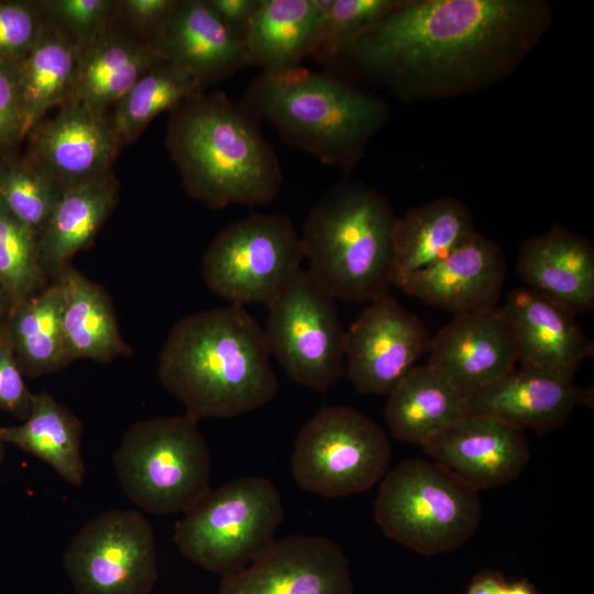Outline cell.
Masks as SVG:
<instances>
[{
    "mask_svg": "<svg viewBox=\"0 0 594 594\" xmlns=\"http://www.w3.org/2000/svg\"><path fill=\"white\" fill-rule=\"evenodd\" d=\"M551 21L542 0H402L345 56L405 101L458 97L509 77Z\"/></svg>",
    "mask_w": 594,
    "mask_h": 594,
    "instance_id": "1",
    "label": "cell"
},
{
    "mask_svg": "<svg viewBox=\"0 0 594 594\" xmlns=\"http://www.w3.org/2000/svg\"><path fill=\"white\" fill-rule=\"evenodd\" d=\"M157 374L196 420L250 413L279 388L264 330L237 305L178 320L161 349Z\"/></svg>",
    "mask_w": 594,
    "mask_h": 594,
    "instance_id": "2",
    "label": "cell"
},
{
    "mask_svg": "<svg viewBox=\"0 0 594 594\" xmlns=\"http://www.w3.org/2000/svg\"><path fill=\"white\" fill-rule=\"evenodd\" d=\"M173 110L167 144L193 198L220 209L270 204L278 196L279 161L260 119L242 101L197 92Z\"/></svg>",
    "mask_w": 594,
    "mask_h": 594,
    "instance_id": "3",
    "label": "cell"
},
{
    "mask_svg": "<svg viewBox=\"0 0 594 594\" xmlns=\"http://www.w3.org/2000/svg\"><path fill=\"white\" fill-rule=\"evenodd\" d=\"M242 102L260 121L272 124L286 144L343 169L361 162L389 114L382 99L301 66L262 72Z\"/></svg>",
    "mask_w": 594,
    "mask_h": 594,
    "instance_id": "4",
    "label": "cell"
},
{
    "mask_svg": "<svg viewBox=\"0 0 594 594\" xmlns=\"http://www.w3.org/2000/svg\"><path fill=\"white\" fill-rule=\"evenodd\" d=\"M388 199L359 180L333 185L308 213L300 234L311 276L334 298L371 302L393 285Z\"/></svg>",
    "mask_w": 594,
    "mask_h": 594,
    "instance_id": "5",
    "label": "cell"
},
{
    "mask_svg": "<svg viewBox=\"0 0 594 594\" xmlns=\"http://www.w3.org/2000/svg\"><path fill=\"white\" fill-rule=\"evenodd\" d=\"M482 516L479 493L425 459H407L388 470L374 503L385 536L422 556L459 549Z\"/></svg>",
    "mask_w": 594,
    "mask_h": 594,
    "instance_id": "6",
    "label": "cell"
},
{
    "mask_svg": "<svg viewBox=\"0 0 594 594\" xmlns=\"http://www.w3.org/2000/svg\"><path fill=\"white\" fill-rule=\"evenodd\" d=\"M197 421L184 416L133 424L113 454L120 485L140 508L187 513L209 491L210 453Z\"/></svg>",
    "mask_w": 594,
    "mask_h": 594,
    "instance_id": "7",
    "label": "cell"
},
{
    "mask_svg": "<svg viewBox=\"0 0 594 594\" xmlns=\"http://www.w3.org/2000/svg\"><path fill=\"white\" fill-rule=\"evenodd\" d=\"M282 496L263 476H243L211 490L175 526L188 560L222 578L245 569L275 543Z\"/></svg>",
    "mask_w": 594,
    "mask_h": 594,
    "instance_id": "8",
    "label": "cell"
},
{
    "mask_svg": "<svg viewBox=\"0 0 594 594\" xmlns=\"http://www.w3.org/2000/svg\"><path fill=\"white\" fill-rule=\"evenodd\" d=\"M391 459V441L372 418L328 406L298 432L290 469L302 490L338 498L371 490L388 472Z\"/></svg>",
    "mask_w": 594,
    "mask_h": 594,
    "instance_id": "9",
    "label": "cell"
},
{
    "mask_svg": "<svg viewBox=\"0 0 594 594\" xmlns=\"http://www.w3.org/2000/svg\"><path fill=\"white\" fill-rule=\"evenodd\" d=\"M302 260L300 234L288 217L253 213L217 234L204 254L201 273L208 289L231 305L268 306Z\"/></svg>",
    "mask_w": 594,
    "mask_h": 594,
    "instance_id": "10",
    "label": "cell"
},
{
    "mask_svg": "<svg viewBox=\"0 0 594 594\" xmlns=\"http://www.w3.org/2000/svg\"><path fill=\"white\" fill-rule=\"evenodd\" d=\"M267 307L266 342L288 376L319 392L332 386L344 374L346 333L336 299L300 268Z\"/></svg>",
    "mask_w": 594,
    "mask_h": 594,
    "instance_id": "11",
    "label": "cell"
},
{
    "mask_svg": "<svg viewBox=\"0 0 594 594\" xmlns=\"http://www.w3.org/2000/svg\"><path fill=\"white\" fill-rule=\"evenodd\" d=\"M78 594H148L157 580L152 525L134 509H110L74 536L64 554Z\"/></svg>",
    "mask_w": 594,
    "mask_h": 594,
    "instance_id": "12",
    "label": "cell"
},
{
    "mask_svg": "<svg viewBox=\"0 0 594 594\" xmlns=\"http://www.w3.org/2000/svg\"><path fill=\"white\" fill-rule=\"evenodd\" d=\"M430 341L422 321L387 293L346 331L344 374L362 395H388L429 351Z\"/></svg>",
    "mask_w": 594,
    "mask_h": 594,
    "instance_id": "13",
    "label": "cell"
},
{
    "mask_svg": "<svg viewBox=\"0 0 594 594\" xmlns=\"http://www.w3.org/2000/svg\"><path fill=\"white\" fill-rule=\"evenodd\" d=\"M218 594H354L342 547L321 536L294 535L240 572L223 576Z\"/></svg>",
    "mask_w": 594,
    "mask_h": 594,
    "instance_id": "14",
    "label": "cell"
},
{
    "mask_svg": "<svg viewBox=\"0 0 594 594\" xmlns=\"http://www.w3.org/2000/svg\"><path fill=\"white\" fill-rule=\"evenodd\" d=\"M421 448L477 493L510 483L530 459L524 430L485 415H464Z\"/></svg>",
    "mask_w": 594,
    "mask_h": 594,
    "instance_id": "15",
    "label": "cell"
},
{
    "mask_svg": "<svg viewBox=\"0 0 594 594\" xmlns=\"http://www.w3.org/2000/svg\"><path fill=\"white\" fill-rule=\"evenodd\" d=\"M506 276L501 246L474 231L439 262L393 280L405 294L455 315L497 307Z\"/></svg>",
    "mask_w": 594,
    "mask_h": 594,
    "instance_id": "16",
    "label": "cell"
},
{
    "mask_svg": "<svg viewBox=\"0 0 594 594\" xmlns=\"http://www.w3.org/2000/svg\"><path fill=\"white\" fill-rule=\"evenodd\" d=\"M428 365L464 397L516 367L515 343L501 307L455 315L431 339Z\"/></svg>",
    "mask_w": 594,
    "mask_h": 594,
    "instance_id": "17",
    "label": "cell"
},
{
    "mask_svg": "<svg viewBox=\"0 0 594 594\" xmlns=\"http://www.w3.org/2000/svg\"><path fill=\"white\" fill-rule=\"evenodd\" d=\"M593 393L544 371L519 366L464 397V415L497 418L525 431L546 435L561 428Z\"/></svg>",
    "mask_w": 594,
    "mask_h": 594,
    "instance_id": "18",
    "label": "cell"
},
{
    "mask_svg": "<svg viewBox=\"0 0 594 594\" xmlns=\"http://www.w3.org/2000/svg\"><path fill=\"white\" fill-rule=\"evenodd\" d=\"M501 308L521 366L573 380L594 354L575 315L530 288L508 293Z\"/></svg>",
    "mask_w": 594,
    "mask_h": 594,
    "instance_id": "19",
    "label": "cell"
},
{
    "mask_svg": "<svg viewBox=\"0 0 594 594\" xmlns=\"http://www.w3.org/2000/svg\"><path fill=\"white\" fill-rule=\"evenodd\" d=\"M32 132L30 160L59 189L107 175L120 144L103 114L74 100Z\"/></svg>",
    "mask_w": 594,
    "mask_h": 594,
    "instance_id": "20",
    "label": "cell"
},
{
    "mask_svg": "<svg viewBox=\"0 0 594 594\" xmlns=\"http://www.w3.org/2000/svg\"><path fill=\"white\" fill-rule=\"evenodd\" d=\"M516 270L527 288L574 315L594 308V245L560 224L525 240Z\"/></svg>",
    "mask_w": 594,
    "mask_h": 594,
    "instance_id": "21",
    "label": "cell"
},
{
    "mask_svg": "<svg viewBox=\"0 0 594 594\" xmlns=\"http://www.w3.org/2000/svg\"><path fill=\"white\" fill-rule=\"evenodd\" d=\"M155 43L167 59L189 69L201 88L248 66L243 40L207 0L178 1L156 32Z\"/></svg>",
    "mask_w": 594,
    "mask_h": 594,
    "instance_id": "22",
    "label": "cell"
},
{
    "mask_svg": "<svg viewBox=\"0 0 594 594\" xmlns=\"http://www.w3.org/2000/svg\"><path fill=\"white\" fill-rule=\"evenodd\" d=\"M330 0H260L243 43L248 66L273 73L311 55Z\"/></svg>",
    "mask_w": 594,
    "mask_h": 594,
    "instance_id": "23",
    "label": "cell"
},
{
    "mask_svg": "<svg viewBox=\"0 0 594 594\" xmlns=\"http://www.w3.org/2000/svg\"><path fill=\"white\" fill-rule=\"evenodd\" d=\"M54 279L61 288L62 329L69 363L79 359L110 363L131 353L101 286L70 264Z\"/></svg>",
    "mask_w": 594,
    "mask_h": 594,
    "instance_id": "24",
    "label": "cell"
},
{
    "mask_svg": "<svg viewBox=\"0 0 594 594\" xmlns=\"http://www.w3.org/2000/svg\"><path fill=\"white\" fill-rule=\"evenodd\" d=\"M117 201V184L108 173L61 189L52 216L38 239L41 263L48 280L90 244Z\"/></svg>",
    "mask_w": 594,
    "mask_h": 594,
    "instance_id": "25",
    "label": "cell"
},
{
    "mask_svg": "<svg viewBox=\"0 0 594 594\" xmlns=\"http://www.w3.org/2000/svg\"><path fill=\"white\" fill-rule=\"evenodd\" d=\"M474 231L471 211L457 198L441 197L410 208L393 228V280L444 258Z\"/></svg>",
    "mask_w": 594,
    "mask_h": 594,
    "instance_id": "26",
    "label": "cell"
},
{
    "mask_svg": "<svg viewBox=\"0 0 594 594\" xmlns=\"http://www.w3.org/2000/svg\"><path fill=\"white\" fill-rule=\"evenodd\" d=\"M165 59L155 42L138 44L101 32L80 48L69 100L103 114L110 103L120 100L154 65Z\"/></svg>",
    "mask_w": 594,
    "mask_h": 594,
    "instance_id": "27",
    "label": "cell"
},
{
    "mask_svg": "<svg viewBox=\"0 0 594 594\" xmlns=\"http://www.w3.org/2000/svg\"><path fill=\"white\" fill-rule=\"evenodd\" d=\"M387 396L384 418L403 442L422 447L464 416V396L428 364L414 366Z\"/></svg>",
    "mask_w": 594,
    "mask_h": 594,
    "instance_id": "28",
    "label": "cell"
},
{
    "mask_svg": "<svg viewBox=\"0 0 594 594\" xmlns=\"http://www.w3.org/2000/svg\"><path fill=\"white\" fill-rule=\"evenodd\" d=\"M79 419L50 393L32 395L29 417L21 425L0 427V439L47 463L73 485L82 483L86 469L81 453Z\"/></svg>",
    "mask_w": 594,
    "mask_h": 594,
    "instance_id": "29",
    "label": "cell"
},
{
    "mask_svg": "<svg viewBox=\"0 0 594 594\" xmlns=\"http://www.w3.org/2000/svg\"><path fill=\"white\" fill-rule=\"evenodd\" d=\"M79 54V45L63 32L43 28L37 41L19 61L24 135L38 124L48 109L70 99Z\"/></svg>",
    "mask_w": 594,
    "mask_h": 594,
    "instance_id": "30",
    "label": "cell"
},
{
    "mask_svg": "<svg viewBox=\"0 0 594 594\" xmlns=\"http://www.w3.org/2000/svg\"><path fill=\"white\" fill-rule=\"evenodd\" d=\"M61 311V288L55 279L9 308L7 321L23 375L37 377L70 364L64 342Z\"/></svg>",
    "mask_w": 594,
    "mask_h": 594,
    "instance_id": "31",
    "label": "cell"
},
{
    "mask_svg": "<svg viewBox=\"0 0 594 594\" xmlns=\"http://www.w3.org/2000/svg\"><path fill=\"white\" fill-rule=\"evenodd\" d=\"M200 90L198 78L186 67L169 59L154 65L117 101L111 124L120 144L134 140L157 114Z\"/></svg>",
    "mask_w": 594,
    "mask_h": 594,
    "instance_id": "32",
    "label": "cell"
},
{
    "mask_svg": "<svg viewBox=\"0 0 594 594\" xmlns=\"http://www.w3.org/2000/svg\"><path fill=\"white\" fill-rule=\"evenodd\" d=\"M50 280L43 270L37 237L0 201V287L10 307L41 290Z\"/></svg>",
    "mask_w": 594,
    "mask_h": 594,
    "instance_id": "33",
    "label": "cell"
},
{
    "mask_svg": "<svg viewBox=\"0 0 594 594\" xmlns=\"http://www.w3.org/2000/svg\"><path fill=\"white\" fill-rule=\"evenodd\" d=\"M61 189L31 160L0 163V201L40 239Z\"/></svg>",
    "mask_w": 594,
    "mask_h": 594,
    "instance_id": "34",
    "label": "cell"
},
{
    "mask_svg": "<svg viewBox=\"0 0 594 594\" xmlns=\"http://www.w3.org/2000/svg\"><path fill=\"white\" fill-rule=\"evenodd\" d=\"M402 0H330L311 55L320 62L345 56Z\"/></svg>",
    "mask_w": 594,
    "mask_h": 594,
    "instance_id": "35",
    "label": "cell"
},
{
    "mask_svg": "<svg viewBox=\"0 0 594 594\" xmlns=\"http://www.w3.org/2000/svg\"><path fill=\"white\" fill-rule=\"evenodd\" d=\"M42 29L31 6L0 1V57L20 61L37 41Z\"/></svg>",
    "mask_w": 594,
    "mask_h": 594,
    "instance_id": "36",
    "label": "cell"
},
{
    "mask_svg": "<svg viewBox=\"0 0 594 594\" xmlns=\"http://www.w3.org/2000/svg\"><path fill=\"white\" fill-rule=\"evenodd\" d=\"M32 395L19 366L6 319L0 327V409L25 420L30 414Z\"/></svg>",
    "mask_w": 594,
    "mask_h": 594,
    "instance_id": "37",
    "label": "cell"
},
{
    "mask_svg": "<svg viewBox=\"0 0 594 594\" xmlns=\"http://www.w3.org/2000/svg\"><path fill=\"white\" fill-rule=\"evenodd\" d=\"M43 3L53 18L80 38L81 47L102 32L112 6L107 0H53Z\"/></svg>",
    "mask_w": 594,
    "mask_h": 594,
    "instance_id": "38",
    "label": "cell"
},
{
    "mask_svg": "<svg viewBox=\"0 0 594 594\" xmlns=\"http://www.w3.org/2000/svg\"><path fill=\"white\" fill-rule=\"evenodd\" d=\"M18 64L0 57V152L24 136Z\"/></svg>",
    "mask_w": 594,
    "mask_h": 594,
    "instance_id": "39",
    "label": "cell"
},
{
    "mask_svg": "<svg viewBox=\"0 0 594 594\" xmlns=\"http://www.w3.org/2000/svg\"><path fill=\"white\" fill-rule=\"evenodd\" d=\"M220 20L243 40L260 0H207Z\"/></svg>",
    "mask_w": 594,
    "mask_h": 594,
    "instance_id": "40",
    "label": "cell"
},
{
    "mask_svg": "<svg viewBox=\"0 0 594 594\" xmlns=\"http://www.w3.org/2000/svg\"><path fill=\"white\" fill-rule=\"evenodd\" d=\"M125 14L143 26H155L156 32L173 12L175 0H127L122 2Z\"/></svg>",
    "mask_w": 594,
    "mask_h": 594,
    "instance_id": "41",
    "label": "cell"
},
{
    "mask_svg": "<svg viewBox=\"0 0 594 594\" xmlns=\"http://www.w3.org/2000/svg\"><path fill=\"white\" fill-rule=\"evenodd\" d=\"M507 583L502 573L483 570L474 575L465 594H504Z\"/></svg>",
    "mask_w": 594,
    "mask_h": 594,
    "instance_id": "42",
    "label": "cell"
},
{
    "mask_svg": "<svg viewBox=\"0 0 594 594\" xmlns=\"http://www.w3.org/2000/svg\"><path fill=\"white\" fill-rule=\"evenodd\" d=\"M504 594H538V592L529 580L522 579L507 583Z\"/></svg>",
    "mask_w": 594,
    "mask_h": 594,
    "instance_id": "43",
    "label": "cell"
},
{
    "mask_svg": "<svg viewBox=\"0 0 594 594\" xmlns=\"http://www.w3.org/2000/svg\"><path fill=\"white\" fill-rule=\"evenodd\" d=\"M9 299L0 287V327L6 321L9 311Z\"/></svg>",
    "mask_w": 594,
    "mask_h": 594,
    "instance_id": "44",
    "label": "cell"
},
{
    "mask_svg": "<svg viewBox=\"0 0 594 594\" xmlns=\"http://www.w3.org/2000/svg\"><path fill=\"white\" fill-rule=\"evenodd\" d=\"M1 427V426H0ZM3 457H4V443L2 442V440L0 439V463L2 462L3 460Z\"/></svg>",
    "mask_w": 594,
    "mask_h": 594,
    "instance_id": "45",
    "label": "cell"
}]
</instances>
